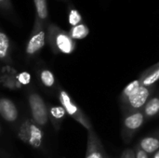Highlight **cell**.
I'll return each instance as SVG.
<instances>
[{"mask_svg": "<svg viewBox=\"0 0 159 158\" xmlns=\"http://www.w3.org/2000/svg\"><path fill=\"white\" fill-rule=\"evenodd\" d=\"M122 115L123 117L121 134L124 142L126 143H129L133 139L137 131L143 127L145 121V116L142 110L127 112L123 113Z\"/></svg>", "mask_w": 159, "mask_h": 158, "instance_id": "1", "label": "cell"}, {"mask_svg": "<svg viewBox=\"0 0 159 158\" xmlns=\"http://www.w3.org/2000/svg\"><path fill=\"white\" fill-rule=\"evenodd\" d=\"M156 90V87H141L128 101L121 104L122 114L131 111H139L143 108L145 103L149 101L151 95Z\"/></svg>", "mask_w": 159, "mask_h": 158, "instance_id": "2", "label": "cell"}, {"mask_svg": "<svg viewBox=\"0 0 159 158\" xmlns=\"http://www.w3.org/2000/svg\"><path fill=\"white\" fill-rule=\"evenodd\" d=\"M59 98H60V102H61L62 104V107L64 108V110L70 115H72L74 118H75L78 122H80L89 131L90 130H93L92 129V127H91V124L89 122V120L87 119V117L84 115V114L79 110V108L72 102L70 96L68 95V93L64 90H61L60 92V95H59Z\"/></svg>", "mask_w": 159, "mask_h": 158, "instance_id": "3", "label": "cell"}, {"mask_svg": "<svg viewBox=\"0 0 159 158\" xmlns=\"http://www.w3.org/2000/svg\"><path fill=\"white\" fill-rule=\"evenodd\" d=\"M29 104L34 122L40 126H45L48 122V112L41 96L33 93L29 97Z\"/></svg>", "mask_w": 159, "mask_h": 158, "instance_id": "4", "label": "cell"}, {"mask_svg": "<svg viewBox=\"0 0 159 158\" xmlns=\"http://www.w3.org/2000/svg\"><path fill=\"white\" fill-rule=\"evenodd\" d=\"M86 158H112L107 155L102 142L93 130L89 131L88 150Z\"/></svg>", "mask_w": 159, "mask_h": 158, "instance_id": "5", "label": "cell"}, {"mask_svg": "<svg viewBox=\"0 0 159 158\" xmlns=\"http://www.w3.org/2000/svg\"><path fill=\"white\" fill-rule=\"evenodd\" d=\"M0 115L7 122H14L18 118L16 105L8 99H0Z\"/></svg>", "mask_w": 159, "mask_h": 158, "instance_id": "6", "label": "cell"}, {"mask_svg": "<svg viewBox=\"0 0 159 158\" xmlns=\"http://www.w3.org/2000/svg\"><path fill=\"white\" fill-rule=\"evenodd\" d=\"M141 85L143 87H153L159 80V64L158 62L154 66L144 71L141 75Z\"/></svg>", "mask_w": 159, "mask_h": 158, "instance_id": "7", "label": "cell"}, {"mask_svg": "<svg viewBox=\"0 0 159 158\" xmlns=\"http://www.w3.org/2000/svg\"><path fill=\"white\" fill-rule=\"evenodd\" d=\"M22 135H23V136H21L22 139L25 136L28 137L27 141H28V142L32 146L37 148V147H39L41 145V142H42V132H41V130L36 126L32 125V124L28 125V127L25 128V132H22Z\"/></svg>", "mask_w": 159, "mask_h": 158, "instance_id": "8", "label": "cell"}, {"mask_svg": "<svg viewBox=\"0 0 159 158\" xmlns=\"http://www.w3.org/2000/svg\"><path fill=\"white\" fill-rule=\"evenodd\" d=\"M45 45V33L43 31L36 32L29 40L26 47V52L33 55L39 51Z\"/></svg>", "mask_w": 159, "mask_h": 158, "instance_id": "9", "label": "cell"}, {"mask_svg": "<svg viewBox=\"0 0 159 158\" xmlns=\"http://www.w3.org/2000/svg\"><path fill=\"white\" fill-rule=\"evenodd\" d=\"M138 146L148 155H154L159 150V135L143 138Z\"/></svg>", "mask_w": 159, "mask_h": 158, "instance_id": "10", "label": "cell"}, {"mask_svg": "<svg viewBox=\"0 0 159 158\" xmlns=\"http://www.w3.org/2000/svg\"><path fill=\"white\" fill-rule=\"evenodd\" d=\"M56 45L58 48L65 54H70L75 49V44L72 38L64 33H61L56 36Z\"/></svg>", "mask_w": 159, "mask_h": 158, "instance_id": "11", "label": "cell"}, {"mask_svg": "<svg viewBox=\"0 0 159 158\" xmlns=\"http://www.w3.org/2000/svg\"><path fill=\"white\" fill-rule=\"evenodd\" d=\"M142 112L143 113L145 119H149L159 114V95L149 99V101L142 109Z\"/></svg>", "mask_w": 159, "mask_h": 158, "instance_id": "12", "label": "cell"}, {"mask_svg": "<svg viewBox=\"0 0 159 158\" xmlns=\"http://www.w3.org/2000/svg\"><path fill=\"white\" fill-rule=\"evenodd\" d=\"M141 87H142V85H141V79H140V77L137 78L136 80L132 81L131 83H129V84L123 89V91L121 92V94H120V96H119V102H120V105L123 104V103H125V102L128 101V99H129V97H131V96H132V95H133Z\"/></svg>", "mask_w": 159, "mask_h": 158, "instance_id": "13", "label": "cell"}, {"mask_svg": "<svg viewBox=\"0 0 159 158\" xmlns=\"http://www.w3.org/2000/svg\"><path fill=\"white\" fill-rule=\"evenodd\" d=\"M89 30L85 24H77L72 28L70 35L73 39H83L89 34Z\"/></svg>", "mask_w": 159, "mask_h": 158, "instance_id": "14", "label": "cell"}, {"mask_svg": "<svg viewBox=\"0 0 159 158\" xmlns=\"http://www.w3.org/2000/svg\"><path fill=\"white\" fill-rule=\"evenodd\" d=\"M9 48V39L6 34L0 32V59L3 60L7 56Z\"/></svg>", "mask_w": 159, "mask_h": 158, "instance_id": "15", "label": "cell"}, {"mask_svg": "<svg viewBox=\"0 0 159 158\" xmlns=\"http://www.w3.org/2000/svg\"><path fill=\"white\" fill-rule=\"evenodd\" d=\"M37 15L40 19L45 20L48 17V7L46 0H34Z\"/></svg>", "mask_w": 159, "mask_h": 158, "instance_id": "16", "label": "cell"}, {"mask_svg": "<svg viewBox=\"0 0 159 158\" xmlns=\"http://www.w3.org/2000/svg\"><path fill=\"white\" fill-rule=\"evenodd\" d=\"M40 78H41V81H42L43 85L48 87V88L52 87L54 85V83H55L54 74L50 71H48V70L42 71V73L40 74Z\"/></svg>", "mask_w": 159, "mask_h": 158, "instance_id": "17", "label": "cell"}, {"mask_svg": "<svg viewBox=\"0 0 159 158\" xmlns=\"http://www.w3.org/2000/svg\"><path fill=\"white\" fill-rule=\"evenodd\" d=\"M66 111L61 106H55L50 109V114L55 119H61L65 115Z\"/></svg>", "mask_w": 159, "mask_h": 158, "instance_id": "18", "label": "cell"}, {"mask_svg": "<svg viewBox=\"0 0 159 158\" xmlns=\"http://www.w3.org/2000/svg\"><path fill=\"white\" fill-rule=\"evenodd\" d=\"M81 21V16L77 10H72L69 15V22L71 25L75 26Z\"/></svg>", "mask_w": 159, "mask_h": 158, "instance_id": "19", "label": "cell"}, {"mask_svg": "<svg viewBox=\"0 0 159 158\" xmlns=\"http://www.w3.org/2000/svg\"><path fill=\"white\" fill-rule=\"evenodd\" d=\"M18 80L22 85H28L30 83V81H31V74L29 73H27V72L20 73L18 75Z\"/></svg>", "mask_w": 159, "mask_h": 158, "instance_id": "20", "label": "cell"}, {"mask_svg": "<svg viewBox=\"0 0 159 158\" xmlns=\"http://www.w3.org/2000/svg\"><path fill=\"white\" fill-rule=\"evenodd\" d=\"M134 150H135V158H150L149 157V155L146 154L144 151H143V150L138 146V144L135 146Z\"/></svg>", "mask_w": 159, "mask_h": 158, "instance_id": "21", "label": "cell"}, {"mask_svg": "<svg viewBox=\"0 0 159 158\" xmlns=\"http://www.w3.org/2000/svg\"><path fill=\"white\" fill-rule=\"evenodd\" d=\"M120 158H135V150H134L133 148L126 149V150L123 151V153L121 154Z\"/></svg>", "mask_w": 159, "mask_h": 158, "instance_id": "22", "label": "cell"}, {"mask_svg": "<svg viewBox=\"0 0 159 158\" xmlns=\"http://www.w3.org/2000/svg\"><path fill=\"white\" fill-rule=\"evenodd\" d=\"M152 158H159V150L157 151V152H156V153H155V154L153 155Z\"/></svg>", "mask_w": 159, "mask_h": 158, "instance_id": "23", "label": "cell"}, {"mask_svg": "<svg viewBox=\"0 0 159 158\" xmlns=\"http://www.w3.org/2000/svg\"><path fill=\"white\" fill-rule=\"evenodd\" d=\"M2 1H4V0H0V3H1V2H2Z\"/></svg>", "mask_w": 159, "mask_h": 158, "instance_id": "24", "label": "cell"}, {"mask_svg": "<svg viewBox=\"0 0 159 158\" xmlns=\"http://www.w3.org/2000/svg\"><path fill=\"white\" fill-rule=\"evenodd\" d=\"M0 131H1V129H0Z\"/></svg>", "mask_w": 159, "mask_h": 158, "instance_id": "25", "label": "cell"}, {"mask_svg": "<svg viewBox=\"0 0 159 158\" xmlns=\"http://www.w3.org/2000/svg\"><path fill=\"white\" fill-rule=\"evenodd\" d=\"M158 64H159V62H158Z\"/></svg>", "mask_w": 159, "mask_h": 158, "instance_id": "26", "label": "cell"}]
</instances>
